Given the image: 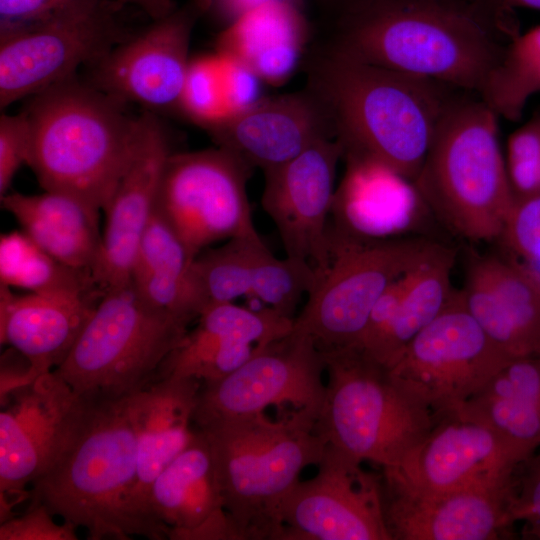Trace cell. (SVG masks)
I'll use <instances>...</instances> for the list:
<instances>
[{
	"mask_svg": "<svg viewBox=\"0 0 540 540\" xmlns=\"http://www.w3.org/2000/svg\"><path fill=\"white\" fill-rule=\"evenodd\" d=\"M190 322L148 304L131 281L106 289L54 370L90 402L126 398L156 380Z\"/></svg>",
	"mask_w": 540,
	"mask_h": 540,
	"instance_id": "cell-8",
	"label": "cell"
},
{
	"mask_svg": "<svg viewBox=\"0 0 540 540\" xmlns=\"http://www.w3.org/2000/svg\"><path fill=\"white\" fill-rule=\"evenodd\" d=\"M477 92L498 117L521 118L529 99L540 92V25L510 38Z\"/></svg>",
	"mask_w": 540,
	"mask_h": 540,
	"instance_id": "cell-32",
	"label": "cell"
},
{
	"mask_svg": "<svg viewBox=\"0 0 540 540\" xmlns=\"http://www.w3.org/2000/svg\"><path fill=\"white\" fill-rule=\"evenodd\" d=\"M0 282L28 292H85L100 288L91 271L71 267L21 229L0 237Z\"/></svg>",
	"mask_w": 540,
	"mask_h": 540,
	"instance_id": "cell-33",
	"label": "cell"
},
{
	"mask_svg": "<svg viewBox=\"0 0 540 540\" xmlns=\"http://www.w3.org/2000/svg\"><path fill=\"white\" fill-rule=\"evenodd\" d=\"M315 423L305 411L279 421L263 412L196 427L209 443L236 540H282L283 505L327 446Z\"/></svg>",
	"mask_w": 540,
	"mask_h": 540,
	"instance_id": "cell-4",
	"label": "cell"
},
{
	"mask_svg": "<svg viewBox=\"0 0 540 540\" xmlns=\"http://www.w3.org/2000/svg\"><path fill=\"white\" fill-rule=\"evenodd\" d=\"M461 408L533 455L540 447V354L509 360Z\"/></svg>",
	"mask_w": 540,
	"mask_h": 540,
	"instance_id": "cell-29",
	"label": "cell"
},
{
	"mask_svg": "<svg viewBox=\"0 0 540 540\" xmlns=\"http://www.w3.org/2000/svg\"><path fill=\"white\" fill-rule=\"evenodd\" d=\"M524 473L517 482L511 517L513 522L525 521L540 527V452L524 461Z\"/></svg>",
	"mask_w": 540,
	"mask_h": 540,
	"instance_id": "cell-42",
	"label": "cell"
},
{
	"mask_svg": "<svg viewBox=\"0 0 540 540\" xmlns=\"http://www.w3.org/2000/svg\"><path fill=\"white\" fill-rule=\"evenodd\" d=\"M504 158L514 198L540 196V112L510 134Z\"/></svg>",
	"mask_w": 540,
	"mask_h": 540,
	"instance_id": "cell-37",
	"label": "cell"
},
{
	"mask_svg": "<svg viewBox=\"0 0 540 540\" xmlns=\"http://www.w3.org/2000/svg\"><path fill=\"white\" fill-rule=\"evenodd\" d=\"M126 103L73 76L32 96L27 165L46 191L103 211L132 157L139 117Z\"/></svg>",
	"mask_w": 540,
	"mask_h": 540,
	"instance_id": "cell-3",
	"label": "cell"
},
{
	"mask_svg": "<svg viewBox=\"0 0 540 540\" xmlns=\"http://www.w3.org/2000/svg\"><path fill=\"white\" fill-rule=\"evenodd\" d=\"M105 290L13 293L0 285V340L24 355L41 375L57 368Z\"/></svg>",
	"mask_w": 540,
	"mask_h": 540,
	"instance_id": "cell-26",
	"label": "cell"
},
{
	"mask_svg": "<svg viewBox=\"0 0 540 540\" xmlns=\"http://www.w3.org/2000/svg\"><path fill=\"white\" fill-rule=\"evenodd\" d=\"M196 429L191 442L152 483L148 521L160 539L236 540L209 443Z\"/></svg>",
	"mask_w": 540,
	"mask_h": 540,
	"instance_id": "cell-23",
	"label": "cell"
},
{
	"mask_svg": "<svg viewBox=\"0 0 540 540\" xmlns=\"http://www.w3.org/2000/svg\"><path fill=\"white\" fill-rule=\"evenodd\" d=\"M251 171L219 146L169 156L156 208L194 257L219 241L259 236L247 195Z\"/></svg>",
	"mask_w": 540,
	"mask_h": 540,
	"instance_id": "cell-11",
	"label": "cell"
},
{
	"mask_svg": "<svg viewBox=\"0 0 540 540\" xmlns=\"http://www.w3.org/2000/svg\"><path fill=\"white\" fill-rule=\"evenodd\" d=\"M121 6L117 0H66L46 19L1 36V109L76 76L125 41Z\"/></svg>",
	"mask_w": 540,
	"mask_h": 540,
	"instance_id": "cell-10",
	"label": "cell"
},
{
	"mask_svg": "<svg viewBox=\"0 0 540 540\" xmlns=\"http://www.w3.org/2000/svg\"><path fill=\"white\" fill-rule=\"evenodd\" d=\"M31 127L27 113L0 117V197L6 195L22 165L28 163Z\"/></svg>",
	"mask_w": 540,
	"mask_h": 540,
	"instance_id": "cell-39",
	"label": "cell"
},
{
	"mask_svg": "<svg viewBox=\"0 0 540 540\" xmlns=\"http://www.w3.org/2000/svg\"><path fill=\"white\" fill-rule=\"evenodd\" d=\"M462 294L470 314L509 359L540 354V277L512 260L477 256Z\"/></svg>",
	"mask_w": 540,
	"mask_h": 540,
	"instance_id": "cell-25",
	"label": "cell"
},
{
	"mask_svg": "<svg viewBox=\"0 0 540 540\" xmlns=\"http://www.w3.org/2000/svg\"><path fill=\"white\" fill-rule=\"evenodd\" d=\"M355 0H314V2L331 16L337 15Z\"/></svg>",
	"mask_w": 540,
	"mask_h": 540,
	"instance_id": "cell-47",
	"label": "cell"
},
{
	"mask_svg": "<svg viewBox=\"0 0 540 540\" xmlns=\"http://www.w3.org/2000/svg\"><path fill=\"white\" fill-rule=\"evenodd\" d=\"M163 362L157 379L194 378L202 383L228 375L260 347L288 335L294 319L269 307L252 309L233 302L212 304L198 316Z\"/></svg>",
	"mask_w": 540,
	"mask_h": 540,
	"instance_id": "cell-22",
	"label": "cell"
},
{
	"mask_svg": "<svg viewBox=\"0 0 540 540\" xmlns=\"http://www.w3.org/2000/svg\"><path fill=\"white\" fill-rule=\"evenodd\" d=\"M330 237L329 265L317 274L293 323L321 351L356 344L384 292L440 245L420 238L352 237L339 230Z\"/></svg>",
	"mask_w": 540,
	"mask_h": 540,
	"instance_id": "cell-9",
	"label": "cell"
},
{
	"mask_svg": "<svg viewBox=\"0 0 540 540\" xmlns=\"http://www.w3.org/2000/svg\"><path fill=\"white\" fill-rule=\"evenodd\" d=\"M260 241V236L234 238L194 257L191 282L201 312L209 305L250 295L252 251Z\"/></svg>",
	"mask_w": 540,
	"mask_h": 540,
	"instance_id": "cell-34",
	"label": "cell"
},
{
	"mask_svg": "<svg viewBox=\"0 0 540 540\" xmlns=\"http://www.w3.org/2000/svg\"><path fill=\"white\" fill-rule=\"evenodd\" d=\"M509 360L470 314L462 290L454 289L390 369L438 416L461 408Z\"/></svg>",
	"mask_w": 540,
	"mask_h": 540,
	"instance_id": "cell-13",
	"label": "cell"
},
{
	"mask_svg": "<svg viewBox=\"0 0 540 540\" xmlns=\"http://www.w3.org/2000/svg\"><path fill=\"white\" fill-rule=\"evenodd\" d=\"M498 116L480 99L450 100L413 187L454 234L498 239L513 206Z\"/></svg>",
	"mask_w": 540,
	"mask_h": 540,
	"instance_id": "cell-6",
	"label": "cell"
},
{
	"mask_svg": "<svg viewBox=\"0 0 540 540\" xmlns=\"http://www.w3.org/2000/svg\"><path fill=\"white\" fill-rule=\"evenodd\" d=\"M433 417L424 440L391 469L434 491L516 488L515 473L528 456L463 408Z\"/></svg>",
	"mask_w": 540,
	"mask_h": 540,
	"instance_id": "cell-17",
	"label": "cell"
},
{
	"mask_svg": "<svg viewBox=\"0 0 540 540\" xmlns=\"http://www.w3.org/2000/svg\"><path fill=\"white\" fill-rule=\"evenodd\" d=\"M66 0H0V37L49 17Z\"/></svg>",
	"mask_w": 540,
	"mask_h": 540,
	"instance_id": "cell-43",
	"label": "cell"
},
{
	"mask_svg": "<svg viewBox=\"0 0 540 540\" xmlns=\"http://www.w3.org/2000/svg\"><path fill=\"white\" fill-rule=\"evenodd\" d=\"M454 262V250L440 244L410 272L407 287L385 331L365 354L388 368L395 364L412 339L449 302L454 291L451 285Z\"/></svg>",
	"mask_w": 540,
	"mask_h": 540,
	"instance_id": "cell-31",
	"label": "cell"
},
{
	"mask_svg": "<svg viewBox=\"0 0 540 540\" xmlns=\"http://www.w3.org/2000/svg\"><path fill=\"white\" fill-rule=\"evenodd\" d=\"M209 8L210 0H186L167 16L153 20L93 65L90 83L155 114L180 109L192 33Z\"/></svg>",
	"mask_w": 540,
	"mask_h": 540,
	"instance_id": "cell-16",
	"label": "cell"
},
{
	"mask_svg": "<svg viewBox=\"0 0 540 540\" xmlns=\"http://www.w3.org/2000/svg\"><path fill=\"white\" fill-rule=\"evenodd\" d=\"M251 271L249 296L292 319L301 297L308 296L317 280L310 264L289 256L276 258L263 241L253 248Z\"/></svg>",
	"mask_w": 540,
	"mask_h": 540,
	"instance_id": "cell-35",
	"label": "cell"
},
{
	"mask_svg": "<svg viewBox=\"0 0 540 540\" xmlns=\"http://www.w3.org/2000/svg\"><path fill=\"white\" fill-rule=\"evenodd\" d=\"M0 519L30 497L26 487L63 454L79 430L90 401L55 371L12 391L1 401Z\"/></svg>",
	"mask_w": 540,
	"mask_h": 540,
	"instance_id": "cell-12",
	"label": "cell"
},
{
	"mask_svg": "<svg viewBox=\"0 0 540 540\" xmlns=\"http://www.w3.org/2000/svg\"><path fill=\"white\" fill-rule=\"evenodd\" d=\"M218 55L228 114L243 110L263 97L261 95L263 81L250 68L230 57L220 53Z\"/></svg>",
	"mask_w": 540,
	"mask_h": 540,
	"instance_id": "cell-41",
	"label": "cell"
},
{
	"mask_svg": "<svg viewBox=\"0 0 540 540\" xmlns=\"http://www.w3.org/2000/svg\"><path fill=\"white\" fill-rule=\"evenodd\" d=\"M202 382L187 377L157 379L127 397L134 425L138 464L131 513L141 536L160 540L147 518L150 487L196 434L194 411Z\"/></svg>",
	"mask_w": 540,
	"mask_h": 540,
	"instance_id": "cell-24",
	"label": "cell"
},
{
	"mask_svg": "<svg viewBox=\"0 0 540 540\" xmlns=\"http://www.w3.org/2000/svg\"><path fill=\"white\" fill-rule=\"evenodd\" d=\"M137 464L127 397L90 402L69 446L31 484L29 499L86 529L90 540L141 536L131 513Z\"/></svg>",
	"mask_w": 540,
	"mask_h": 540,
	"instance_id": "cell-5",
	"label": "cell"
},
{
	"mask_svg": "<svg viewBox=\"0 0 540 540\" xmlns=\"http://www.w3.org/2000/svg\"><path fill=\"white\" fill-rule=\"evenodd\" d=\"M324 373L322 351L309 335L292 328L228 375L202 383L194 425L248 417L283 404L317 419L325 395Z\"/></svg>",
	"mask_w": 540,
	"mask_h": 540,
	"instance_id": "cell-14",
	"label": "cell"
},
{
	"mask_svg": "<svg viewBox=\"0 0 540 540\" xmlns=\"http://www.w3.org/2000/svg\"><path fill=\"white\" fill-rule=\"evenodd\" d=\"M170 139L155 113L139 117L136 145L108 204L98 259L92 269L103 290L125 285L141 238L157 206L164 167L172 153Z\"/></svg>",
	"mask_w": 540,
	"mask_h": 540,
	"instance_id": "cell-20",
	"label": "cell"
},
{
	"mask_svg": "<svg viewBox=\"0 0 540 540\" xmlns=\"http://www.w3.org/2000/svg\"><path fill=\"white\" fill-rule=\"evenodd\" d=\"M180 110L204 129L228 114L218 53L191 59L182 89Z\"/></svg>",
	"mask_w": 540,
	"mask_h": 540,
	"instance_id": "cell-36",
	"label": "cell"
},
{
	"mask_svg": "<svg viewBox=\"0 0 540 540\" xmlns=\"http://www.w3.org/2000/svg\"><path fill=\"white\" fill-rule=\"evenodd\" d=\"M205 130L217 146L263 171L293 159L322 138H335L324 108L305 87L299 92L263 96Z\"/></svg>",
	"mask_w": 540,
	"mask_h": 540,
	"instance_id": "cell-21",
	"label": "cell"
},
{
	"mask_svg": "<svg viewBox=\"0 0 540 540\" xmlns=\"http://www.w3.org/2000/svg\"><path fill=\"white\" fill-rule=\"evenodd\" d=\"M343 156L337 139L322 138L293 159L263 171L261 205L277 228L286 256L307 262L317 274L330 262L327 217Z\"/></svg>",
	"mask_w": 540,
	"mask_h": 540,
	"instance_id": "cell-18",
	"label": "cell"
},
{
	"mask_svg": "<svg viewBox=\"0 0 540 540\" xmlns=\"http://www.w3.org/2000/svg\"><path fill=\"white\" fill-rule=\"evenodd\" d=\"M383 513L391 540H495L514 523L513 490L434 491L391 468L381 474Z\"/></svg>",
	"mask_w": 540,
	"mask_h": 540,
	"instance_id": "cell-19",
	"label": "cell"
},
{
	"mask_svg": "<svg viewBox=\"0 0 540 540\" xmlns=\"http://www.w3.org/2000/svg\"><path fill=\"white\" fill-rule=\"evenodd\" d=\"M498 239L516 263L540 277V196L514 200Z\"/></svg>",
	"mask_w": 540,
	"mask_h": 540,
	"instance_id": "cell-38",
	"label": "cell"
},
{
	"mask_svg": "<svg viewBox=\"0 0 540 540\" xmlns=\"http://www.w3.org/2000/svg\"><path fill=\"white\" fill-rule=\"evenodd\" d=\"M317 474L295 485L282 510V540H391L381 475L326 446Z\"/></svg>",
	"mask_w": 540,
	"mask_h": 540,
	"instance_id": "cell-15",
	"label": "cell"
},
{
	"mask_svg": "<svg viewBox=\"0 0 540 540\" xmlns=\"http://www.w3.org/2000/svg\"><path fill=\"white\" fill-rule=\"evenodd\" d=\"M305 88L324 108L348 160L413 182L450 102L444 83L345 57L322 44L303 58Z\"/></svg>",
	"mask_w": 540,
	"mask_h": 540,
	"instance_id": "cell-2",
	"label": "cell"
},
{
	"mask_svg": "<svg viewBox=\"0 0 540 540\" xmlns=\"http://www.w3.org/2000/svg\"><path fill=\"white\" fill-rule=\"evenodd\" d=\"M193 259L156 208L139 243L130 281L148 304L192 322L201 313L191 282Z\"/></svg>",
	"mask_w": 540,
	"mask_h": 540,
	"instance_id": "cell-30",
	"label": "cell"
},
{
	"mask_svg": "<svg viewBox=\"0 0 540 540\" xmlns=\"http://www.w3.org/2000/svg\"><path fill=\"white\" fill-rule=\"evenodd\" d=\"M500 32L509 36L468 0H355L333 17L321 44L356 61L477 92L504 47Z\"/></svg>",
	"mask_w": 540,
	"mask_h": 540,
	"instance_id": "cell-1",
	"label": "cell"
},
{
	"mask_svg": "<svg viewBox=\"0 0 540 540\" xmlns=\"http://www.w3.org/2000/svg\"><path fill=\"white\" fill-rule=\"evenodd\" d=\"M273 1H286L305 8V0H210L207 14L223 29L249 11Z\"/></svg>",
	"mask_w": 540,
	"mask_h": 540,
	"instance_id": "cell-44",
	"label": "cell"
},
{
	"mask_svg": "<svg viewBox=\"0 0 540 540\" xmlns=\"http://www.w3.org/2000/svg\"><path fill=\"white\" fill-rule=\"evenodd\" d=\"M55 515L43 504L30 503L22 515H15L0 524V540H76L73 524L54 520Z\"/></svg>",
	"mask_w": 540,
	"mask_h": 540,
	"instance_id": "cell-40",
	"label": "cell"
},
{
	"mask_svg": "<svg viewBox=\"0 0 540 540\" xmlns=\"http://www.w3.org/2000/svg\"><path fill=\"white\" fill-rule=\"evenodd\" d=\"M2 207L37 245L61 262L91 271L98 259L100 211L61 192L7 193Z\"/></svg>",
	"mask_w": 540,
	"mask_h": 540,
	"instance_id": "cell-28",
	"label": "cell"
},
{
	"mask_svg": "<svg viewBox=\"0 0 540 540\" xmlns=\"http://www.w3.org/2000/svg\"><path fill=\"white\" fill-rule=\"evenodd\" d=\"M310 36L303 7L273 1L221 29L216 48L250 68L263 83L281 85L303 60Z\"/></svg>",
	"mask_w": 540,
	"mask_h": 540,
	"instance_id": "cell-27",
	"label": "cell"
},
{
	"mask_svg": "<svg viewBox=\"0 0 540 540\" xmlns=\"http://www.w3.org/2000/svg\"><path fill=\"white\" fill-rule=\"evenodd\" d=\"M493 17L508 30H517L511 14L515 9L527 8L540 11V0H468Z\"/></svg>",
	"mask_w": 540,
	"mask_h": 540,
	"instance_id": "cell-45",
	"label": "cell"
},
{
	"mask_svg": "<svg viewBox=\"0 0 540 540\" xmlns=\"http://www.w3.org/2000/svg\"><path fill=\"white\" fill-rule=\"evenodd\" d=\"M327 382L316 432L327 445L383 468L399 467L434 423L424 399L354 346L322 351Z\"/></svg>",
	"mask_w": 540,
	"mask_h": 540,
	"instance_id": "cell-7",
	"label": "cell"
},
{
	"mask_svg": "<svg viewBox=\"0 0 540 540\" xmlns=\"http://www.w3.org/2000/svg\"><path fill=\"white\" fill-rule=\"evenodd\" d=\"M122 5L130 3L140 7L152 20L163 18L177 8L173 0H117Z\"/></svg>",
	"mask_w": 540,
	"mask_h": 540,
	"instance_id": "cell-46",
	"label": "cell"
}]
</instances>
